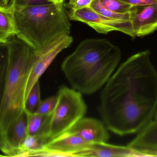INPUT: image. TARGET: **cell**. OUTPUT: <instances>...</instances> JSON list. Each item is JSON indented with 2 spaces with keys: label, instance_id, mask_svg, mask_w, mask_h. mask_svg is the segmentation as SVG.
Listing matches in <instances>:
<instances>
[{
  "label": "cell",
  "instance_id": "cell-1",
  "mask_svg": "<svg viewBox=\"0 0 157 157\" xmlns=\"http://www.w3.org/2000/svg\"><path fill=\"white\" fill-rule=\"evenodd\" d=\"M157 109V71L148 50L123 63L105 84L99 112L104 124L119 135L138 133Z\"/></svg>",
  "mask_w": 157,
  "mask_h": 157
},
{
  "label": "cell",
  "instance_id": "cell-2",
  "mask_svg": "<svg viewBox=\"0 0 157 157\" xmlns=\"http://www.w3.org/2000/svg\"><path fill=\"white\" fill-rule=\"evenodd\" d=\"M121 58L120 48L108 40L87 39L65 58L62 70L74 89L91 95L108 82Z\"/></svg>",
  "mask_w": 157,
  "mask_h": 157
},
{
  "label": "cell",
  "instance_id": "cell-3",
  "mask_svg": "<svg viewBox=\"0 0 157 157\" xmlns=\"http://www.w3.org/2000/svg\"><path fill=\"white\" fill-rule=\"evenodd\" d=\"M5 45L8 66L0 108V134L24 111L27 85L35 57V50L16 36L9 38Z\"/></svg>",
  "mask_w": 157,
  "mask_h": 157
},
{
  "label": "cell",
  "instance_id": "cell-4",
  "mask_svg": "<svg viewBox=\"0 0 157 157\" xmlns=\"http://www.w3.org/2000/svg\"><path fill=\"white\" fill-rule=\"evenodd\" d=\"M15 15L18 30L16 37L35 50L71 32V25L63 2L15 8Z\"/></svg>",
  "mask_w": 157,
  "mask_h": 157
},
{
  "label": "cell",
  "instance_id": "cell-5",
  "mask_svg": "<svg viewBox=\"0 0 157 157\" xmlns=\"http://www.w3.org/2000/svg\"><path fill=\"white\" fill-rule=\"evenodd\" d=\"M48 132L49 141L71 130L87 111L86 105L79 91L63 85L59 88Z\"/></svg>",
  "mask_w": 157,
  "mask_h": 157
},
{
  "label": "cell",
  "instance_id": "cell-6",
  "mask_svg": "<svg viewBox=\"0 0 157 157\" xmlns=\"http://www.w3.org/2000/svg\"><path fill=\"white\" fill-rule=\"evenodd\" d=\"M69 19L86 24L97 32L106 34L113 31H120L135 38L131 20L115 19L98 14L90 7H85L68 13Z\"/></svg>",
  "mask_w": 157,
  "mask_h": 157
},
{
  "label": "cell",
  "instance_id": "cell-7",
  "mask_svg": "<svg viewBox=\"0 0 157 157\" xmlns=\"http://www.w3.org/2000/svg\"><path fill=\"white\" fill-rule=\"evenodd\" d=\"M73 41V38L69 34H63L46 46L35 49V60L28 81L25 100L32 87L39 81L57 55L69 48Z\"/></svg>",
  "mask_w": 157,
  "mask_h": 157
},
{
  "label": "cell",
  "instance_id": "cell-8",
  "mask_svg": "<svg viewBox=\"0 0 157 157\" xmlns=\"http://www.w3.org/2000/svg\"><path fill=\"white\" fill-rule=\"evenodd\" d=\"M90 144L77 135L67 131L48 142L34 156L70 157Z\"/></svg>",
  "mask_w": 157,
  "mask_h": 157
},
{
  "label": "cell",
  "instance_id": "cell-9",
  "mask_svg": "<svg viewBox=\"0 0 157 157\" xmlns=\"http://www.w3.org/2000/svg\"><path fill=\"white\" fill-rule=\"evenodd\" d=\"M27 135V115L24 110L4 132L0 134V151L6 156L17 157L19 147Z\"/></svg>",
  "mask_w": 157,
  "mask_h": 157
},
{
  "label": "cell",
  "instance_id": "cell-10",
  "mask_svg": "<svg viewBox=\"0 0 157 157\" xmlns=\"http://www.w3.org/2000/svg\"><path fill=\"white\" fill-rule=\"evenodd\" d=\"M130 20L136 37L149 35L157 29V2L146 6H132Z\"/></svg>",
  "mask_w": 157,
  "mask_h": 157
},
{
  "label": "cell",
  "instance_id": "cell-11",
  "mask_svg": "<svg viewBox=\"0 0 157 157\" xmlns=\"http://www.w3.org/2000/svg\"><path fill=\"white\" fill-rule=\"evenodd\" d=\"M68 131L77 135L90 143H107L109 139L103 124L93 118L84 117Z\"/></svg>",
  "mask_w": 157,
  "mask_h": 157
},
{
  "label": "cell",
  "instance_id": "cell-12",
  "mask_svg": "<svg viewBox=\"0 0 157 157\" xmlns=\"http://www.w3.org/2000/svg\"><path fill=\"white\" fill-rule=\"evenodd\" d=\"M70 157H139V154L128 146L109 144L107 143L90 144L71 154Z\"/></svg>",
  "mask_w": 157,
  "mask_h": 157
},
{
  "label": "cell",
  "instance_id": "cell-13",
  "mask_svg": "<svg viewBox=\"0 0 157 157\" xmlns=\"http://www.w3.org/2000/svg\"><path fill=\"white\" fill-rule=\"evenodd\" d=\"M127 146L138 152L140 157L144 152L157 149V121L147 124Z\"/></svg>",
  "mask_w": 157,
  "mask_h": 157
},
{
  "label": "cell",
  "instance_id": "cell-14",
  "mask_svg": "<svg viewBox=\"0 0 157 157\" xmlns=\"http://www.w3.org/2000/svg\"><path fill=\"white\" fill-rule=\"evenodd\" d=\"M15 11L12 1L6 6H0V44H6L9 38L18 34Z\"/></svg>",
  "mask_w": 157,
  "mask_h": 157
},
{
  "label": "cell",
  "instance_id": "cell-15",
  "mask_svg": "<svg viewBox=\"0 0 157 157\" xmlns=\"http://www.w3.org/2000/svg\"><path fill=\"white\" fill-rule=\"evenodd\" d=\"M26 113L28 135H44L48 137L52 113L47 115L36 113Z\"/></svg>",
  "mask_w": 157,
  "mask_h": 157
},
{
  "label": "cell",
  "instance_id": "cell-16",
  "mask_svg": "<svg viewBox=\"0 0 157 157\" xmlns=\"http://www.w3.org/2000/svg\"><path fill=\"white\" fill-rule=\"evenodd\" d=\"M49 141L46 136L28 135L19 147L17 157L34 156L36 153L43 149Z\"/></svg>",
  "mask_w": 157,
  "mask_h": 157
},
{
  "label": "cell",
  "instance_id": "cell-17",
  "mask_svg": "<svg viewBox=\"0 0 157 157\" xmlns=\"http://www.w3.org/2000/svg\"><path fill=\"white\" fill-rule=\"evenodd\" d=\"M40 101V85L38 81L32 87L25 100L24 110L26 113H35Z\"/></svg>",
  "mask_w": 157,
  "mask_h": 157
},
{
  "label": "cell",
  "instance_id": "cell-18",
  "mask_svg": "<svg viewBox=\"0 0 157 157\" xmlns=\"http://www.w3.org/2000/svg\"><path fill=\"white\" fill-rule=\"evenodd\" d=\"M92 10L104 16L115 19L130 20V12L121 13L114 12L106 8L102 5L100 0H92L90 7Z\"/></svg>",
  "mask_w": 157,
  "mask_h": 157
},
{
  "label": "cell",
  "instance_id": "cell-19",
  "mask_svg": "<svg viewBox=\"0 0 157 157\" xmlns=\"http://www.w3.org/2000/svg\"><path fill=\"white\" fill-rule=\"evenodd\" d=\"M8 66V53L5 44H0V108L4 92Z\"/></svg>",
  "mask_w": 157,
  "mask_h": 157
},
{
  "label": "cell",
  "instance_id": "cell-20",
  "mask_svg": "<svg viewBox=\"0 0 157 157\" xmlns=\"http://www.w3.org/2000/svg\"><path fill=\"white\" fill-rule=\"evenodd\" d=\"M58 100V96H52L44 100H41L35 113L50 114L53 112Z\"/></svg>",
  "mask_w": 157,
  "mask_h": 157
},
{
  "label": "cell",
  "instance_id": "cell-21",
  "mask_svg": "<svg viewBox=\"0 0 157 157\" xmlns=\"http://www.w3.org/2000/svg\"><path fill=\"white\" fill-rule=\"evenodd\" d=\"M100 2L106 8L118 13L129 12L132 7V6L121 0H100Z\"/></svg>",
  "mask_w": 157,
  "mask_h": 157
},
{
  "label": "cell",
  "instance_id": "cell-22",
  "mask_svg": "<svg viewBox=\"0 0 157 157\" xmlns=\"http://www.w3.org/2000/svg\"><path fill=\"white\" fill-rule=\"evenodd\" d=\"M92 0H70L68 3L64 5L71 11H75L85 7H90Z\"/></svg>",
  "mask_w": 157,
  "mask_h": 157
},
{
  "label": "cell",
  "instance_id": "cell-23",
  "mask_svg": "<svg viewBox=\"0 0 157 157\" xmlns=\"http://www.w3.org/2000/svg\"><path fill=\"white\" fill-rule=\"evenodd\" d=\"M13 2L15 8H20L27 6L48 3L46 0H11Z\"/></svg>",
  "mask_w": 157,
  "mask_h": 157
},
{
  "label": "cell",
  "instance_id": "cell-24",
  "mask_svg": "<svg viewBox=\"0 0 157 157\" xmlns=\"http://www.w3.org/2000/svg\"><path fill=\"white\" fill-rule=\"evenodd\" d=\"M132 6H146L157 2V0H121Z\"/></svg>",
  "mask_w": 157,
  "mask_h": 157
},
{
  "label": "cell",
  "instance_id": "cell-25",
  "mask_svg": "<svg viewBox=\"0 0 157 157\" xmlns=\"http://www.w3.org/2000/svg\"><path fill=\"white\" fill-rule=\"evenodd\" d=\"M157 157V149L150 150L142 154V157Z\"/></svg>",
  "mask_w": 157,
  "mask_h": 157
},
{
  "label": "cell",
  "instance_id": "cell-26",
  "mask_svg": "<svg viewBox=\"0 0 157 157\" xmlns=\"http://www.w3.org/2000/svg\"><path fill=\"white\" fill-rule=\"evenodd\" d=\"M9 0H0V6H6L8 5Z\"/></svg>",
  "mask_w": 157,
  "mask_h": 157
},
{
  "label": "cell",
  "instance_id": "cell-27",
  "mask_svg": "<svg viewBox=\"0 0 157 157\" xmlns=\"http://www.w3.org/2000/svg\"><path fill=\"white\" fill-rule=\"evenodd\" d=\"M49 3H63L64 0H46Z\"/></svg>",
  "mask_w": 157,
  "mask_h": 157
},
{
  "label": "cell",
  "instance_id": "cell-28",
  "mask_svg": "<svg viewBox=\"0 0 157 157\" xmlns=\"http://www.w3.org/2000/svg\"><path fill=\"white\" fill-rule=\"evenodd\" d=\"M155 120L157 121V109L155 113Z\"/></svg>",
  "mask_w": 157,
  "mask_h": 157
},
{
  "label": "cell",
  "instance_id": "cell-29",
  "mask_svg": "<svg viewBox=\"0 0 157 157\" xmlns=\"http://www.w3.org/2000/svg\"><path fill=\"white\" fill-rule=\"evenodd\" d=\"M3 155H0V157H2Z\"/></svg>",
  "mask_w": 157,
  "mask_h": 157
}]
</instances>
